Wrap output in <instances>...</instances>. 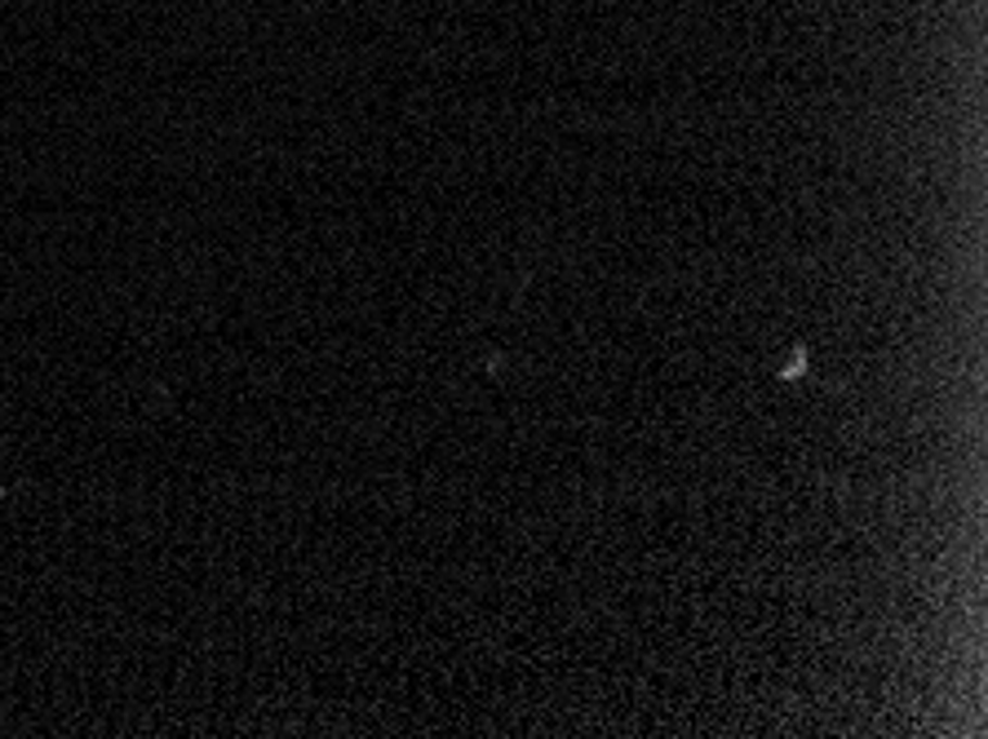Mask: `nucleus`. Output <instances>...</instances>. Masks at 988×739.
Returning <instances> with one entry per match:
<instances>
[{"instance_id": "f257e3e1", "label": "nucleus", "mask_w": 988, "mask_h": 739, "mask_svg": "<svg viewBox=\"0 0 988 739\" xmlns=\"http://www.w3.org/2000/svg\"><path fill=\"white\" fill-rule=\"evenodd\" d=\"M802 372H807V346H798V351H794V359L781 368V381H798Z\"/></svg>"}]
</instances>
